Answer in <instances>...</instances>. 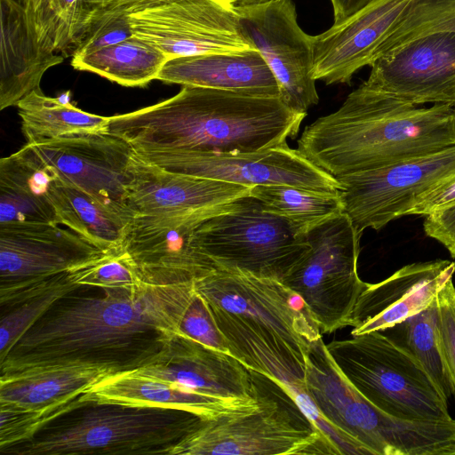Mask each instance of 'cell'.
<instances>
[{
	"instance_id": "obj_1",
	"label": "cell",
	"mask_w": 455,
	"mask_h": 455,
	"mask_svg": "<svg viewBox=\"0 0 455 455\" xmlns=\"http://www.w3.org/2000/svg\"><path fill=\"white\" fill-rule=\"evenodd\" d=\"M196 292L195 281H188L148 282L140 290H107L99 297L68 294L18 339L0 361L1 374L73 363L117 372L140 367L179 332Z\"/></svg>"
},
{
	"instance_id": "obj_2",
	"label": "cell",
	"mask_w": 455,
	"mask_h": 455,
	"mask_svg": "<svg viewBox=\"0 0 455 455\" xmlns=\"http://www.w3.org/2000/svg\"><path fill=\"white\" fill-rule=\"evenodd\" d=\"M306 116L280 97L182 86L172 98L109 116L108 132L135 151L249 153L296 138Z\"/></svg>"
},
{
	"instance_id": "obj_3",
	"label": "cell",
	"mask_w": 455,
	"mask_h": 455,
	"mask_svg": "<svg viewBox=\"0 0 455 455\" xmlns=\"http://www.w3.org/2000/svg\"><path fill=\"white\" fill-rule=\"evenodd\" d=\"M195 286L230 355L306 403V355L322 332L303 299L280 280L235 269L217 268Z\"/></svg>"
},
{
	"instance_id": "obj_4",
	"label": "cell",
	"mask_w": 455,
	"mask_h": 455,
	"mask_svg": "<svg viewBox=\"0 0 455 455\" xmlns=\"http://www.w3.org/2000/svg\"><path fill=\"white\" fill-rule=\"evenodd\" d=\"M455 145V107L429 108L361 84L307 125L298 149L333 177L382 168Z\"/></svg>"
},
{
	"instance_id": "obj_5",
	"label": "cell",
	"mask_w": 455,
	"mask_h": 455,
	"mask_svg": "<svg viewBox=\"0 0 455 455\" xmlns=\"http://www.w3.org/2000/svg\"><path fill=\"white\" fill-rule=\"evenodd\" d=\"M253 373L256 408L202 419L168 455L335 454L315 423L283 387Z\"/></svg>"
},
{
	"instance_id": "obj_6",
	"label": "cell",
	"mask_w": 455,
	"mask_h": 455,
	"mask_svg": "<svg viewBox=\"0 0 455 455\" xmlns=\"http://www.w3.org/2000/svg\"><path fill=\"white\" fill-rule=\"evenodd\" d=\"M76 417L10 447L16 455L164 454L201 421L181 410L86 403Z\"/></svg>"
},
{
	"instance_id": "obj_7",
	"label": "cell",
	"mask_w": 455,
	"mask_h": 455,
	"mask_svg": "<svg viewBox=\"0 0 455 455\" xmlns=\"http://www.w3.org/2000/svg\"><path fill=\"white\" fill-rule=\"evenodd\" d=\"M352 385L375 407L407 420L452 418L448 398L421 363L383 331L326 344Z\"/></svg>"
},
{
	"instance_id": "obj_8",
	"label": "cell",
	"mask_w": 455,
	"mask_h": 455,
	"mask_svg": "<svg viewBox=\"0 0 455 455\" xmlns=\"http://www.w3.org/2000/svg\"><path fill=\"white\" fill-rule=\"evenodd\" d=\"M193 243L218 268L280 281L309 247L306 235L251 195L202 220Z\"/></svg>"
},
{
	"instance_id": "obj_9",
	"label": "cell",
	"mask_w": 455,
	"mask_h": 455,
	"mask_svg": "<svg viewBox=\"0 0 455 455\" xmlns=\"http://www.w3.org/2000/svg\"><path fill=\"white\" fill-rule=\"evenodd\" d=\"M361 236L344 212L322 222L307 232L308 250L282 280L303 299L323 333L350 326L367 285L357 272Z\"/></svg>"
},
{
	"instance_id": "obj_10",
	"label": "cell",
	"mask_w": 455,
	"mask_h": 455,
	"mask_svg": "<svg viewBox=\"0 0 455 455\" xmlns=\"http://www.w3.org/2000/svg\"><path fill=\"white\" fill-rule=\"evenodd\" d=\"M455 175V145L382 168L337 177L344 213L363 234L407 216L427 193Z\"/></svg>"
},
{
	"instance_id": "obj_11",
	"label": "cell",
	"mask_w": 455,
	"mask_h": 455,
	"mask_svg": "<svg viewBox=\"0 0 455 455\" xmlns=\"http://www.w3.org/2000/svg\"><path fill=\"white\" fill-rule=\"evenodd\" d=\"M137 156L164 170L239 184L288 185L339 192V181L287 143L249 153L186 150L135 151Z\"/></svg>"
},
{
	"instance_id": "obj_12",
	"label": "cell",
	"mask_w": 455,
	"mask_h": 455,
	"mask_svg": "<svg viewBox=\"0 0 455 455\" xmlns=\"http://www.w3.org/2000/svg\"><path fill=\"white\" fill-rule=\"evenodd\" d=\"M126 14L132 34L169 59L253 49L232 0H170Z\"/></svg>"
},
{
	"instance_id": "obj_13",
	"label": "cell",
	"mask_w": 455,
	"mask_h": 455,
	"mask_svg": "<svg viewBox=\"0 0 455 455\" xmlns=\"http://www.w3.org/2000/svg\"><path fill=\"white\" fill-rule=\"evenodd\" d=\"M235 10L245 38L275 76L280 99L292 111L307 114L319 100L313 76L312 36L299 26L292 1Z\"/></svg>"
},
{
	"instance_id": "obj_14",
	"label": "cell",
	"mask_w": 455,
	"mask_h": 455,
	"mask_svg": "<svg viewBox=\"0 0 455 455\" xmlns=\"http://www.w3.org/2000/svg\"><path fill=\"white\" fill-rule=\"evenodd\" d=\"M57 179L132 219L126 186L134 152L124 139L110 132L65 136L29 143Z\"/></svg>"
},
{
	"instance_id": "obj_15",
	"label": "cell",
	"mask_w": 455,
	"mask_h": 455,
	"mask_svg": "<svg viewBox=\"0 0 455 455\" xmlns=\"http://www.w3.org/2000/svg\"><path fill=\"white\" fill-rule=\"evenodd\" d=\"M362 84L414 105L455 107V32L422 36L371 65Z\"/></svg>"
},
{
	"instance_id": "obj_16",
	"label": "cell",
	"mask_w": 455,
	"mask_h": 455,
	"mask_svg": "<svg viewBox=\"0 0 455 455\" xmlns=\"http://www.w3.org/2000/svg\"><path fill=\"white\" fill-rule=\"evenodd\" d=\"M132 371L239 405H258L252 371L233 355L180 332L153 359Z\"/></svg>"
},
{
	"instance_id": "obj_17",
	"label": "cell",
	"mask_w": 455,
	"mask_h": 455,
	"mask_svg": "<svg viewBox=\"0 0 455 455\" xmlns=\"http://www.w3.org/2000/svg\"><path fill=\"white\" fill-rule=\"evenodd\" d=\"M102 253L59 224L0 225V293L45 281Z\"/></svg>"
},
{
	"instance_id": "obj_18",
	"label": "cell",
	"mask_w": 455,
	"mask_h": 455,
	"mask_svg": "<svg viewBox=\"0 0 455 455\" xmlns=\"http://www.w3.org/2000/svg\"><path fill=\"white\" fill-rule=\"evenodd\" d=\"M250 187L172 172L133 152L128 167L127 204L133 216H212L247 196Z\"/></svg>"
},
{
	"instance_id": "obj_19",
	"label": "cell",
	"mask_w": 455,
	"mask_h": 455,
	"mask_svg": "<svg viewBox=\"0 0 455 455\" xmlns=\"http://www.w3.org/2000/svg\"><path fill=\"white\" fill-rule=\"evenodd\" d=\"M209 217L133 216L122 250L130 255L146 281H196L218 268L193 243L196 228Z\"/></svg>"
},
{
	"instance_id": "obj_20",
	"label": "cell",
	"mask_w": 455,
	"mask_h": 455,
	"mask_svg": "<svg viewBox=\"0 0 455 455\" xmlns=\"http://www.w3.org/2000/svg\"><path fill=\"white\" fill-rule=\"evenodd\" d=\"M410 0H371L358 12L312 36L313 76L326 84H347L371 66L377 49Z\"/></svg>"
},
{
	"instance_id": "obj_21",
	"label": "cell",
	"mask_w": 455,
	"mask_h": 455,
	"mask_svg": "<svg viewBox=\"0 0 455 455\" xmlns=\"http://www.w3.org/2000/svg\"><path fill=\"white\" fill-rule=\"evenodd\" d=\"M454 273V261L435 259L405 265L379 283H367L352 314L351 335L382 331L423 311Z\"/></svg>"
},
{
	"instance_id": "obj_22",
	"label": "cell",
	"mask_w": 455,
	"mask_h": 455,
	"mask_svg": "<svg viewBox=\"0 0 455 455\" xmlns=\"http://www.w3.org/2000/svg\"><path fill=\"white\" fill-rule=\"evenodd\" d=\"M157 80L182 86L279 97L273 73L254 48L169 59Z\"/></svg>"
},
{
	"instance_id": "obj_23",
	"label": "cell",
	"mask_w": 455,
	"mask_h": 455,
	"mask_svg": "<svg viewBox=\"0 0 455 455\" xmlns=\"http://www.w3.org/2000/svg\"><path fill=\"white\" fill-rule=\"evenodd\" d=\"M83 403H114L127 406L181 410L202 419L254 407L239 405L204 395L171 382L133 372L112 373L91 387L81 397Z\"/></svg>"
},
{
	"instance_id": "obj_24",
	"label": "cell",
	"mask_w": 455,
	"mask_h": 455,
	"mask_svg": "<svg viewBox=\"0 0 455 455\" xmlns=\"http://www.w3.org/2000/svg\"><path fill=\"white\" fill-rule=\"evenodd\" d=\"M108 365L63 363L32 367L0 375V402L28 408H65L107 376Z\"/></svg>"
},
{
	"instance_id": "obj_25",
	"label": "cell",
	"mask_w": 455,
	"mask_h": 455,
	"mask_svg": "<svg viewBox=\"0 0 455 455\" xmlns=\"http://www.w3.org/2000/svg\"><path fill=\"white\" fill-rule=\"evenodd\" d=\"M1 64L0 109L18 103L41 89L40 82L50 68L64 57L44 52L27 22L24 7L12 0H0Z\"/></svg>"
},
{
	"instance_id": "obj_26",
	"label": "cell",
	"mask_w": 455,
	"mask_h": 455,
	"mask_svg": "<svg viewBox=\"0 0 455 455\" xmlns=\"http://www.w3.org/2000/svg\"><path fill=\"white\" fill-rule=\"evenodd\" d=\"M54 172L27 143L0 160V225L59 224L49 197Z\"/></svg>"
},
{
	"instance_id": "obj_27",
	"label": "cell",
	"mask_w": 455,
	"mask_h": 455,
	"mask_svg": "<svg viewBox=\"0 0 455 455\" xmlns=\"http://www.w3.org/2000/svg\"><path fill=\"white\" fill-rule=\"evenodd\" d=\"M49 197L59 225L78 233L104 252L122 249L126 228L132 219L58 179L50 184Z\"/></svg>"
},
{
	"instance_id": "obj_28",
	"label": "cell",
	"mask_w": 455,
	"mask_h": 455,
	"mask_svg": "<svg viewBox=\"0 0 455 455\" xmlns=\"http://www.w3.org/2000/svg\"><path fill=\"white\" fill-rule=\"evenodd\" d=\"M27 143H39L65 136L108 132L109 116L87 113L63 95L52 98L36 90L17 105Z\"/></svg>"
},
{
	"instance_id": "obj_29",
	"label": "cell",
	"mask_w": 455,
	"mask_h": 455,
	"mask_svg": "<svg viewBox=\"0 0 455 455\" xmlns=\"http://www.w3.org/2000/svg\"><path fill=\"white\" fill-rule=\"evenodd\" d=\"M169 58L135 36L98 51L72 56L75 69L94 73L126 87H144L157 76Z\"/></svg>"
},
{
	"instance_id": "obj_30",
	"label": "cell",
	"mask_w": 455,
	"mask_h": 455,
	"mask_svg": "<svg viewBox=\"0 0 455 455\" xmlns=\"http://www.w3.org/2000/svg\"><path fill=\"white\" fill-rule=\"evenodd\" d=\"M29 29L50 55L73 54L93 18L88 0H25Z\"/></svg>"
},
{
	"instance_id": "obj_31",
	"label": "cell",
	"mask_w": 455,
	"mask_h": 455,
	"mask_svg": "<svg viewBox=\"0 0 455 455\" xmlns=\"http://www.w3.org/2000/svg\"><path fill=\"white\" fill-rule=\"evenodd\" d=\"M250 195L302 235L344 212L341 190L332 193L288 185H257Z\"/></svg>"
},
{
	"instance_id": "obj_32",
	"label": "cell",
	"mask_w": 455,
	"mask_h": 455,
	"mask_svg": "<svg viewBox=\"0 0 455 455\" xmlns=\"http://www.w3.org/2000/svg\"><path fill=\"white\" fill-rule=\"evenodd\" d=\"M436 299L423 311L382 331L411 353L449 399L452 395L439 346Z\"/></svg>"
},
{
	"instance_id": "obj_33",
	"label": "cell",
	"mask_w": 455,
	"mask_h": 455,
	"mask_svg": "<svg viewBox=\"0 0 455 455\" xmlns=\"http://www.w3.org/2000/svg\"><path fill=\"white\" fill-rule=\"evenodd\" d=\"M446 31L455 32V0H410L377 49L374 60L418 37Z\"/></svg>"
},
{
	"instance_id": "obj_34",
	"label": "cell",
	"mask_w": 455,
	"mask_h": 455,
	"mask_svg": "<svg viewBox=\"0 0 455 455\" xmlns=\"http://www.w3.org/2000/svg\"><path fill=\"white\" fill-rule=\"evenodd\" d=\"M70 279L81 287L137 291L146 281L130 255L124 250L105 252L85 259L68 270Z\"/></svg>"
},
{
	"instance_id": "obj_35",
	"label": "cell",
	"mask_w": 455,
	"mask_h": 455,
	"mask_svg": "<svg viewBox=\"0 0 455 455\" xmlns=\"http://www.w3.org/2000/svg\"><path fill=\"white\" fill-rule=\"evenodd\" d=\"M80 288L66 276L52 288L12 307L0 323V361L10 352L18 339L42 318L59 300Z\"/></svg>"
},
{
	"instance_id": "obj_36",
	"label": "cell",
	"mask_w": 455,
	"mask_h": 455,
	"mask_svg": "<svg viewBox=\"0 0 455 455\" xmlns=\"http://www.w3.org/2000/svg\"><path fill=\"white\" fill-rule=\"evenodd\" d=\"M85 403L65 408H28L0 402V448L4 450L32 439L50 421L78 410Z\"/></svg>"
},
{
	"instance_id": "obj_37",
	"label": "cell",
	"mask_w": 455,
	"mask_h": 455,
	"mask_svg": "<svg viewBox=\"0 0 455 455\" xmlns=\"http://www.w3.org/2000/svg\"><path fill=\"white\" fill-rule=\"evenodd\" d=\"M93 12L92 20L72 56L92 52L133 36L126 13Z\"/></svg>"
},
{
	"instance_id": "obj_38",
	"label": "cell",
	"mask_w": 455,
	"mask_h": 455,
	"mask_svg": "<svg viewBox=\"0 0 455 455\" xmlns=\"http://www.w3.org/2000/svg\"><path fill=\"white\" fill-rule=\"evenodd\" d=\"M437 332L445 371L455 396V286L447 281L436 296Z\"/></svg>"
},
{
	"instance_id": "obj_39",
	"label": "cell",
	"mask_w": 455,
	"mask_h": 455,
	"mask_svg": "<svg viewBox=\"0 0 455 455\" xmlns=\"http://www.w3.org/2000/svg\"><path fill=\"white\" fill-rule=\"evenodd\" d=\"M179 332L207 347L230 355L206 300L197 291L180 322Z\"/></svg>"
},
{
	"instance_id": "obj_40",
	"label": "cell",
	"mask_w": 455,
	"mask_h": 455,
	"mask_svg": "<svg viewBox=\"0 0 455 455\" xmlns=\"http://www.w3.org/2000/svg\"><path fill=\"white\" fill-rule=\"evenodd\" d=\"M425 234L442 243L455 258V204L426 216Z\"/></svg>"
},
{
	"instance_id": "obj_41",
	"label": "cell",
	"mask_w": 455,
	"mask_h": 455,
	"mask_svg": "<svg viewBox=\"0 0 455 455\" xmlns=\"http://www.w3.org/2000/svg\"><path fill=\"white\" fill-rule=\"evenodd\" d=\"M454 204L455 175L423 196L411 209L408 215L427 216Z\"/></svg>"
},
{
	"instance_id": "obj_42",
	"label": "cell",
	"mask_w": 455,
	"mask_h": 455,
	"mask_svg": "<svg viewBox=\"0 0 455 455\" xmlns=\"http://www.w3.org/2000/svg\"><path fill=\"white\" fill-rule=\"evenodd\" d=\"M333 9L334 24L361 10L371 0H330Z\"/></svg>"
},
{
	"instance_id": "obj_43",
	"label": "cell",
	"mask_w": 455,
	"mask_h": 455,
	"mask_svg": "<svg viewBox=\"0 0 455 455\" xmlns=\"http://www.w3.org/2000/svg\"><path fill=\"white\" fill-rule=\"evenodd\" d=\"M122 8L126 11H133L158 3L170 0H115Z\"/></svg>"
},
{
	"instance_id": "obj_44",
	"label": "cell",
	"mask_w": 455,
	"mask_h": 455,
	"mask_svg": "<svg viewBox=\"0 0 455 455\" xmlns=\"http://www.w3.org/2000/svg\"><path fill=\"white\" fill-rule=\"evenodd\" d=\"M280 0H232L235 8H246L264 5Z\"/></svg>"
},
{
	"instance_id": "obj_45",
	"label": "cell",
	"mask_w": 455,
	"mask_h": 455,
	"mask_svg": "<svg viewBox=\"0 0 455 455\" xmlns=\"http://www.w3.org/2000/svg\"><path fill=\"white\" fill-rule=\"evenodd\" d=\"M16 4H19L24 7L25 0H12Z\"/></svg>"
}]
</instances>
